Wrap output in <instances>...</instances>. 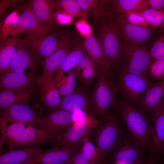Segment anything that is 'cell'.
<instances>
[{
    "mask_svg": "<svg viewBox=\"0 0 164 164\" xmlns=\"http://www.w3.org/2000/svg\"><path fill=\"white\" fill-rule=\"evenodd\" d=\"M0 145L6 152L25 146L51 143L53 137L45 131L22 123L0 118Z\"/></svg>",
    "mask_w": 164,
    "mask_h": 164,
    "instance_id": "6da1fadb",
    "label": "cell"
},
{
    "mask_svg": "<svg viewBox=\"0 0 164 164\" xmlns=\"http://www.w3.org/2000/svg\"><path fill=\"white\" fill-rule=\"evenodd\" d=\"M114 107L122 120L128 134L144 150L151 151L152 119L143 111L125 99L118 100Z\"/></svg>",
    "mask_w": 164,
    "mask_h": 164,
    "instance_id": "7a4b0ae2",
    "label": "cell"
},
{
    "mask_svg": "<svg viewBox=\"0 0 164 164\" xmlns=\"http://www.w3.org/2000/svg\"><path fill=\"white\" fill-rule=\"evenodd\" d=\"M92 136L102 160H108L125 135L121 118L116 112L109 110L102 119Z\"/></svg>",
    "mask_w": 164,
    "mask_h": 164,
    "instance_id": "3957f363",
    "label": "cell"
},
{
    "mask_svg": "<svg viewBox=\"0 0 164 164\" xmlns=\"http://www.w3.org/2000/svg\"><path fill=\"white\" fill-rule=\"evenodd\" d=\"M94 25L97 37L105 56L113 70H117L123 45L110 19L104 12Z\"/></svg>",
    "mask_w": 164,
    "mask_h": 164,
    "instance_id": "277c9868",
    "label": "cell"
},
{
    "mask_svg": "<svg viewBox=\"0 0 164 164\" xmlns=\"http://www.w3.org/2000/svg\"><path fill=\"white\" fill-rule=\"evenodd\" d=\"M153 62L147 46L123 45L117 70L149 77V70Z\"/></svg>",
    "mask_w": 164,
    "mask_h": 164,
    "instance_id": "5b68a950",
    "label": "cell"
},
{
    "mask_svg": "<svg viewBox=\"0 0 164 164\" xmlns=\"http://www.w3.org/2000/svg\"><path fill=\"white\" fill-rule=\"evenodd\" d=\"M110 19L121 43L124 45L146 46L153 36V30L133 25L120 13L106 9L104 12Z\"/></svg>",
    "mask_w": 164,
    "mask_h": 164,
    "instance_id": "8992f818",
    "label": "cell"
},
{
    "mask_svg": "<svg viewBox=\"0 0 164 164\" xmlns=\"http://www.w3.org/2000/svg\"><path fill=\"white\" fill-rule=\"evenodd\" d=\"M99 121L94 115H87L83 119L74 122L61 133L52 140L55 147L81 144L91 137L98 125Z\"/></svg>",
    "mask_w": 164,
    "mask_h": 164,
    "instance_id": "52a82bcc",
    "label": "cell"
},
{
    "mask_svg": "<svg viewBox=\"0 0 164 164\" xmlns=\"http://www.w3.org/2000/svg\"><path fill=\"white\" fill-rule=\"evenodd\" d=\"M118 91L117 85L102 72L91 94V97L98 120L103 118L110 109L114 107Z\"/></svg>",
    "mask_w": 164,
    "mask_h": 164,
    "instance_id": "ba28073f",
    "label": "cell"
},
{
    "mask_svg": "<svg viewBox=\"0 0 164 164\" xmlns=\"http://www.w3.org/2000/svg\"><path fill=\"white\" fill-rule=\"evenodd\" d=\"M154 83L149 77L118 71L117 84L118 93L133 105L139 104Z\"/></svg>",
    "mask_w": 164,
    "mask_h": 164,
    "instance_id": "9c48e42d",
    "label": "cell"
},
{
    "mask_svg": "<svg viewBox=\"0 0 164 164\" xmlns=\"http://www.w3.org/2000/svg\"><path fill=\"white\" fill-rule=\"evenodd\" d=\"M18 10L21 11L18 26L10 36H19L23 33L26 35V39L31 40L49 33L56 27V25L50 26L40 22L26 3Z\"/></svg>",
    "mask_w": 164,
    "mask_h": 164,
    "instance_id": "30bf717a",
    "label": "cell"
},
{
    "mask_svg": "<svg viewBox=\"0 0 164 164\" xmlns=\"http://www.w3.org/2000/svg\"><path fill=\"white\" fill-rule=\"evenodd\" d=\"M56 27L51 32L33 39L23 40L34 48L44 59H46L73 36Z\"/></svg>",
    "mask_w": 164,
    "mask_h": 164,
    "instance_id": "8fae6325",
    "label": "cell"
},
{
    "mask_svg": "<svg viewBox=\"0 0 164 164\" xmlns=\"http://www.w3.org/2000/svg\"><path fill=\"white\" fill-rule=\"evenodd\" d=\"M143 150L129 134H125L110 158L113 164H140L146 161Z\"/></svg>",
    "mask_w": 164,
    "mask_h": 164,
    "instance_id": "7c38bea8",
    "label": "cell"
},
{
    "mask_svg": "<svg viewBox=\"0 0 164 164\" xmlns=\"http://www.w3.org/2000/svg\"><path fill=\"white\" fill-rule=\"evenodd\" d=\"M22 40L21 46L6 71L23 73L30 69L31 73H34L36 70L42 64V57L34 48Z\"/></svg>",
    "mask_w": 164,
    "mask_h": 164,
    "instance_id": "4fadbf2b",
    "label": "cell"
},
{
    "mask_svg": "<svg viewBox=\"0 0 164 164\" xmlns=\"http://www.w3.org/2000/svg\"><path fill=\"white\" fill-rule=\"evenodd\" d=\"M58 110L74 113L76 111H80L87 115L95 116L96 114L91 94L84 87L79 88L76 87L73 93L61 97L56 110Z\"/></svg>",
    "mask_w": 164,
    "mask_h": 164,
    "instance_id": "5bb4252c",
    "label": "cell"
},
{
    "mask_svg": "<svg viewBox=\"0 0 164 164\" xmlns=\"http://www.w3.org/2000/svg\"><path fill=\"white\" fill-rule=\"evenodd\" d=\"M74 112L56 110L41 117L36 127L45 131L53 139L74 122Z\"/></svg>",
    "mask_w": 164,
    "mask_h": 164,
    "instance_id": "9a60e30c",
    "label": "cell"
},
{
    "mask_svg": "<svg viewBox=\"0 0 164 164\" xmlns=\"http://www.w3.org/2000/svg\"><path fill=\"white\" fill-rule=\"evenodd\" d=\"M81 144L45 150L21 164H65Z\"/></svg>",
    "mask_w": 164,
    "mask_h": 164,
    "instance_id": "2e32d148",
    "label": "cell"
},
{
    "mask_svg": "<svg viewBox=\"0 0 164 164\" xmlns=\"http://www.w3.org/2000/svg\"><path fill=\"white\" fill-rule=\"evenodd\" d=\"M26 103L15 104L1 110L0 118L36 127L41 117L32 107Z\"/></svg>",
    "mask_w": 164,
    "mask_h": 164,
    "instance_id": "e0dca14e",
    "label": "cell"
},
{
    "mask_svg": "<svg viewBox=\"0 0 164 164\" xmlns=\"http://www.w3.org/2000/svg\"><path fill=\"white\" fill-rule=\"evenodd\" d=\"M37 78L33 73L27 76L23 73L6 71L1 74L0 91H17L34 87Z\"/></svg>",
    "mask_w": 164,
    "mask_h": 164,
    "instance_id": "ac0fdd59",
    "label": "cell"
},
{
    "mask_svg": "<svg viewBox=\"0 0 164 164\" xmlns=\"http://www.w3.org/2000/svg\"><path fill=\"white\" fill-rule=\"evenodd\" d=\"M86 53L107 77L112 78L114 71L97 37L92 35L83 40Z\"/></svg>",
    "mask_w": 164,
    "mask_h": 164,
    "instance_id": "d6986e66",
    "label": "cell"
},
{
    "mask_svg": "<svg viewBox=\"0 0 164 164\" xmlns=\"http://www.w3.org/2000/svg\"><path fill=\"white\" fill-rule=\"evenodd\" d=\"M73 37L66 41L48 57L42 61L43 72L40 76L52 77L54 72L60 68L70 50L81 42H78Z\"/></svg>",
    "mask_w": 164,
    "mask_h": 164,
    "instance_id": "ffe728a7",
    "label": "cell"
},
{
    "mask_svg": "<svg viewBox=\"0 0 164 164\" xmlns=\"http://www.w3.org/2000/svg\"><path fill=\"white\" fill-rule=\"evenodd\" d=\"M37 84L41 101L45 107L50 112L56 110L61 98L59 90L55 86L53 77H38Z\"/></svg>",
    "mask_w": 164,
    "mask_h": 164,
    "instance_id": "44dd1931",
    "label": "cell"
},
{
    "mask_svg": "<svg viewBox=\"0 0 164 164\" xmlns=\"http://www.w3.org/2000/svg\"><path fill=\"white\" fill-rule=\"evenodd\" d=\"M164 101V80L154 83L139 102L138 108L153 115Z\"/></svg>",
    "mask_w": 164,
    "mask_h": 164,
    "instance_id": "7402d4cb",
    "label": "cell"
},
{
    "mask_svg": "<svg viewBox=\"0 0 164 164\" xmlns=\"http://www.w3.org/2000/svg\"><path fill=\"white\" fill-rule=\"evenodd\" d=\"M86 53L83 41L74 46L69 51L60 68L57 71L54 79V84L58 89L68 73L76 67Z\"/></svg>",
    "mask_w": 164,
    "mask_h": 164,
    "instance_id": "603a6c76",
    "label": "cell"
},
{
    "mask_svg": "<svg viewBox=\"0 0 164 164\" xmlns=\"http://www.w3.org/2000/svg\"><path fill=\"white\" fill-rule=\"evenodd\" d=\"M152 116L151 151L159 158L164 149V101L157 108Z\"/></svg>",
    "mask_w": 164,
    "mask_h": 164,
    "instance_id": "cb8c5ba5",
    "label": "cell"
},
{
    "mask_svg": "<svg viewBox=\"0 0 164 164\" xmlns=\"http://www.w3.org/2000/svg\"><path fill=\"white\" fill-rule=\"evenodd\" d=\"M41 23L55 25V2L53 0H32L26 3Z\"/></svg>",
    "mask_w": 164,
    "mask_h": 164,
    "instance_id": "d4e9b609",
    "label": "cell"
},
{
    "mask_svg": "<svg viewBox=\"0 0 164 164\" xmlns=\"http://www.w3.org/2000/svg\"><path fill=\"white\" fill-rule=\"evenodd\" d=\"M41 145L25 146L1 154L0 164H21L45 151Z\"/></svg>",
    "mask_w": 164,
    "mask_h": 164,
    "instance_id": "484cf974",
    "label": "cell"
},
{
    "mask_svg": "<svg viewBox=\"0 0 164 164\" xmlns=\"http://www.w3.org/2000/svg\"><path fill=\"white\" fill-rule=\"evenodd\" d=\"M0 42V73L2 74L9 68L22 40L19 36H10Z\"/></svg>",
    "mask_w": 164,
    "mask_h": 164,
    "instance_id": "4316f807",
    "label": "cell"
},
{
    "mask_svg": "<svg viewBox=\"0 0 164 164\" xmlns=\"http://www.w3.org/2000/svg\"><path fill=\"white\" fill-rule=\"evenodd\" d=\"M77 67L78 71V79L86 89L102 72L86 53Z\"/></svg>",
    "mask_w": 164,
    "mask_h": 164,
    "instance_id": "83f0119b",
    "label": "cell"
},
{
    "mask_svg": "<svg viewBox=\"0 0 164 164\" xmlns=\"http://www.w3.org/2000/svg\"><path fill=\"white\" fill-rule=\"evenodd\" d=\"M37 88L17 91H3L0 93V111L15 104L28 103L35 95Z\"/></svg>",
    "mask_w": 164,
    "mask_h": 164,
    "instance_id": "f1b7e54d",
    "label": "cell"
},
{
    "mask_svg": "<svg viewBox=\"0 0 164 164\" xmlns=\"http://www.w3.org/2000/svg\"><path fill=\"white\" fill-rule=\"evenodd\" d=\"M107 10L118 13L143 11L150 6L149 0H108Z\"/></svg>",
    "mask_w": 164,
    "mask_h": 164,
    "instance_id": "f546056e",
    "label": "cell"
},
{
    "mask_svg": "<svg viewBox=\"0 0 164 164\" xmlns=\"http://www.w3.org/2000/svg\"><path fill=\"white\" fill-rule=\"evenodd\" d=\"M55 2V13L62 12L66 13L73 19L85 18L88 14L82 11L75 0H56Z\"/></svg>",
    "mask_w": 164,
    "mask_h": 164,
    "instance_id": "4dcf8cb0",
    "label": "cell"
},
{
    "mask_svg": "<svg viewBox=\"0 0 164 164\" xmlns=\"http://www.w3.org/2000/svg\"><path fill=\"white\" fill-rule=\"evenodd\" d=\"M80 7L87 14L91 13L94 18V25L104 12L107 0H76Z\"/></svg>",
    "mask_w": 164,
    "mask_h": 164,
    "instance_id": "1f68e13d",
    "label": "cell"
},
{
    "mask_svg": "<svg viewBox=\"0 0 164 164\" xmlns=\"http://www.w3.org/2000/svg\"><path fill=\"white\" fill-rule=\"evenodd\" d=\"M20 16L18 10L15 11L8 15L0 24V42L10 36L17 28Z\"/></svg>",
    "mask_w": 164,
    "mask_h": 164,
    "instance_id": "d6a6232c",
    "label": "cell"
},
{
    "mask_svg": "<svg viewBox=\"0 0 164 164\" xmlns=\"http://www.w3.org/2000/svg\"><path fill=\"white\" fill-rule=\"evenodd\" d=\"M80 150L90 164H99L103 161L98 148L90 138L86 139L82 143Z\"/></svg>",
    "mask_w": 164,
    "mask_h": 164,
    "instance_id": "836d02e7",
    "label": "cell"
},
{
    "mask_svg": "<svg viewBox=\"0 0 164 164\" xmlns=\"http://www.w3.org/2000/svg\"><path fill=\"white\" fill-rule=\"evenodd\" d=\"M78 78V71L77 67L67 73L63 81L59 85L58 89L62 97L73 93L76 87L75 85Z\"/></svg>",
    "mask_w": 164,
    "mask_h": 164,
    "instance_id": "e575fe53",
    "label": "cell"
},
{
    "mask_svg": "<svg viewBox=\"0 0 164 164\" xmlns=\"http://www.w3.org/2000/svg\"><path fill=\"white\" fill-rule=\"evenodd\" d=\"M130 12L142 17L153 27L161 26L164 22V10L150 8L142 12Z\"/></svg>",
    "mask_w": 164,
    "mask_h": 164,
    "instance_id": "d590c367",
    "label": "cell"
},
{
    "mask_svg": "<svg viewBox=\"0 0 164 164\" xmlns=\"http://www.w3.org/2000/svg\"><path fill=\"white\" fill-rule=\"evenodd\" d=\"M120 13L125 20L130 24L138 27L153 30V27L139 15L130 12Z\"/></svg>",
    "mask_w": 164,
    "mask_h": 164,
    "instance_id": "8d00e7d4",
    "label": "cell"
},
{
    "mask_svg": "<svg viewBox=\"0 0 164 164\" xmlns=\"http://www.w3.org/2000/svg\"><path fill=\"white\" fill-rule=\"evenodd\" d=\"M150 55L154 62L164 60V36L155 41L149 50Z\"/></svg>",
    "mask_w": 164,
    "mask_h": 164,
    "instance_id": "74e56055",
    "label": "cell"
},
{
    "mask_svg": "<svg viewBox=\"0 0 164 164\" xmlns=\"http://www.w3.org/2000/svg\"><path fill=\"white\" fill-rule=\"evenodd\" d=\"M148 74L155 80H164V60L154 61L149 69Z\"/></svg>",
    "mask_w": 164,
    "mask_h": 164,
    "instance_id": "f35d334b",
    "label": "cell"
},
{
    "mask_svg": "<svg viewBox=\"0 0 164 164\" xmlns=\"http://www.w3.org/2000/svg\"><path fill=\"white\" fill-rule=\"evenodd\" d=\"M75 26L80 35L85 39L93 35L91 27L85 18H81L77 21Z\"/></svg>",
    "mask_w": 164,
    "mask_h": 164,
    "instance_id": "ab89813d",
    "label": "cell"
},
{
    "mask_svg": "<svg viewBox=\"0 0 164 164\" xmlns=\"http://www.w3.org/2000/svg\"><path fill=\"white\" fill-rule=\"evenodd\" d=\"M80 148L73 153L65 164H90L81 152Z\"/></svg>",
    "mask_w": 164,
    "mask_h": 164,
    "instance_id": "60d3db41",
    "label": "cell"
},
{
    "mask_svg": "<svg viewBox=\"0 0 164 164\" xmlns=\"http://www.w3.org/2000/svg\"><path fill=\"white\" fill-rule=\"evenodd\" d=\"M74 19L70 15L63 12L55 13V21L60 25H67L72 23Z\"/></svg>",
    "mask_w": 164,
    "mask_h": 164,
    "instance_id": "b9f144b4",
    "label": "cell"
},
{
    "mask_svg": "<svg viewBox=\"0 0 164 164\" xmlns=\"http://www.w3.org/2000/svg\"><path fill=\"white\" fill-rule=\"evenodd\" d=\"M19 0H0V17L2 18L5 12L14 3L21 2Z\"/></svg>",
    "mask_w": 164,
    "mask_h": 164,
    "instance_id": "7bdbcfd3",
    "label": "cell"
},
{
    "mask_svg": "<svg viewBox=\"0 0 164 164\" xmlns=\"http://www.w3.org/2000/svg\"><path fill=\"white\" fill-rule=\"evenodd\" d=\"M151 8L158 10H164V0H149Z\"/></svg>",
    "mask_w": 164,
    "mask_h": 164,
    "instance_id": "ee69618b",
    "label": "cell"
},
{
    "mask_svg": "<svg viewBox=\"0 0 164 164\" xmlns=\"http://www.w3.org/2000/svg\"><path fill=\"white\" fill-rule=\"evenodd\" d=\"M159 159L155 154L151 152L149 158L146 161V164H159Z\"/></svg>",
    "mask_w": 164,
    "mask_h": 164,
    "instance_id": "f6af8a7d",
    "label": "cell"
},
{
    "mask_svg": "<svg viewBox=\"0 0 164 164\" xmlns=\"http://www.w3.org/2000/svg\"><path fill=\"white\" fill-rule=\"evenodd\" d=\"M160 156H162L163 161V163H162V164H164V149L162 150L160 153L159 157Z\"/></svg>",
    "mask_w": 164,
    "mask_h": 164,
    "instance_id": "bcb514c9",
    "label": "cell"
},
{
    "mask_svg": "<svg viewBox=\"0 0 164 164\" xmlns=\"http://www.w3.org/2000/svg\"><path fill=\"white\" fill-rule=\"evenodd\" d=\"M99 164H109L108 160H103Z\"/></svg>",
    "mask_w": 164,
    "mask_h": 164,
    "instance_id": "7dc6e473",
    "label": "cell"
},
{
    "mask_svg": "<svg viewBox=\"0 0 164 164\" xmlns=\"http://www.w3.org/2000/svg\"><path fill=\"white\" fill-rule=\"evenodd\" d=\"M162 29L164 31V22L162 24V25L161 26Z\"/></svg>",
    "mask_w": 164,
    "mask_h": 164,
    "instance_id": "c3c4849f",
    "label": "cell"
},
{
    "mask_svg": "<svg viewBox=\"0 0 164 164\" xmlns=\"http://www.w3.org/2000/svg\"><path fill=\"white\" fill-rule=\"evenodd\" d=\"M146 161L145 162H144V163H141V164H146Z\"/></svg>",
    "mask_w": 164,
    "mask_h": 164,
    "instance_id": "681fc988",
    "label": "cell"
},
{
    "mask_svg": "<svg viewBox=\"0 0 164 164\" xmlns=\"http://www.w3.org/2000/svg\"><path fill=\"white\" fill-rule=\"evenodd\" d=\"M163 31H164V33H163V35H164V30Z\"/></svg>",
    "mask_w": 164,
    "mask_h": 164,
    "instance_id": "f907efd6",
    "label": "cell"
}]
</instances>
